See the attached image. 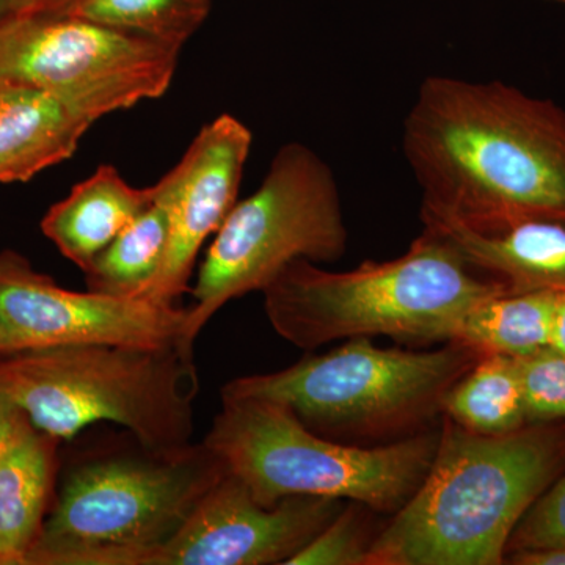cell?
<instances>
[{"label":"cell","mask_w":565,"mask_h":565,"mask_svg":"<svg viewBox=\"0 0 565 565\" xmlns=\"http://www.w3.org/2000/svg\"><path fill=\"white\" fill-rule=\"evenodd\" d=\"M348 247L332 169L307 145H282L250 196L234 204L207 248L188 307L184 345L232 300L262 291L296 259L334 263Z\"/></svg>","instance_id":"ba28073f"},{"label":"cell","mask_w":565,"mask_h":565,"mask_svg":"<svg viewBox=\"0 0 565 565\" xmlns=\"http://www.w3.org/2000/svg\"><path fill=\"white\" fill-rule=\"evenodd\" d=\"M199 393L193 352L180 345H57L0 359V394L61 441L106 422L148 451L177 455L193 444Z\"/></svg>","instance_id":"277c9868"},{"label":"cell","mask_w":565,"mask_h":565,"mask_svg":"<svg viewBox=\"0 0 565 565\" xmlns=\"http://www.w3.org/2000/svg\"><path fill=\"white\" fill-rule=\"evenodd\" d=\"M252 143L250 129L223 114L203 126L181 161L158 182L169 207V243L161 269L140 297L174 307L189 291L203 244L237 203Z\"/></svg>","instance_id":"7c38bea8"},{"label":"cell","mask_w":565,"mask_h":565,"mask_svg":"<svg viewBox=\"0 0 565 565\" xmlns=\"http://www.w3.org/2000/svg\"><path fill=\"white\" fill-rule=\"evenodd\" d=\"M180 51L76 14H10L0 21V87L51 93L98 121L166 95Z\"/></svg>","instance_id":"9c48e42d"},{"label":"cell","mask_w":565,"mask_h":565,"mask_svg":"<svg viewBox=\"0 0 565 565\" xmlns=\"http://www.w3.org/2000/svg\"><path fill=\"white\" fill-rule=\"evenodd\" d=\"M438 437L440 430L371 448L348 445L316 434L277 401L222 394L203 441L266 508L326 497L394 514L426 478Z\"/></svg>","instance_id":"5b68a950"},{"label":"cell","mask_w":565,"mask_h":565,"mask_svg":"<svg viewBox=\"0 0 565 565\" xmlns=\"http://www.w3.org/2000/svg\"><path fill=\"white\" fill-rule=\"evenodd\" d=\"M526 422H565V355L545 351L516 359Z\"/></svg>","instance_id":"7402d4cb"},{"label":"cell","mask_w":565,"mask_h":565,"mask_svg":"<svg viewBox=\"0 0 565 565\" xmlns=\"http://www.w3.org/2000/svg\"><path fill=\"white\" fill-rule=\"evenodd\" d=\"M14 0H0V21L9 17Z\"/></svg>","instance_id":"83f0119b"},{"label":"cell","mask_w":565,"mask_h":565,"mask_svg":"<svg viewBox=\"0 0 565 565\" xmlns=\"http://www.w3.org/2000/svg\"><path fill=\"white\" fill-rule=\"evenodd\" d=\"M548 349L565 355V289H559L555 294Z\"/></svg>","instance_id":"4316f807"},{"label":"cell","mask_w":565,"mask_h":565,"mask_svg":"<svg viewBox=\"0 0 565 565\" xmlns=\"http://www.w3.org/2000/svg\"><path fill=\"white\" fill-rule=\"evenodd\" d=\"M565 545V473L548 487L515 527L509 553Z\"/></svg>","instance_id":"603a6c76"},{"label":"cell","mask_w":565,"mask_h":565,"mask_svg":"<svg viewBox=\"0 0 565 565\" xmlns=\"http://www.w3.org/2000/svg\"><path fill=\"white\" fill-rule=\"evenodd\" d=\"M422 215L489 228L565 217V111L500 81L429 76L404 121Z\"/></svg>","instance_id":"6da1fadb"},{"label":"cell","mask_w":565,"mask_h":565,"mask_svg":"<svg viewBox=\"0 0 565 565\" xmlns=\"http://www.w3.org/2000/svg\"><path fill=\"white\" fill-rule=\"evenodd\" d=\"M545 424L482 435L446 418L426 478L371 542L366 565H500L564 462Z\"/></svg>","instance_id":"7a4b0ae2"},{"label":"cell","mask_w":565,"mask_h":565,"mask_svg":"<svg viewBox=\"0 0 565 565\" xmlns=\"http://www.w3.org/2000/svg\"><path fill=\"white\" fill-rule=\"evenodd\" d=\"M424 228L448 241L471 266L514 292L565 289V217L516 218L470 228L422 215Z\"/></svg>","instance_id":"4fadbf2b"},{"label":"cell","mask_w":565,"mask_h":565,"mask_svg":"<svg viewBox=\"0 0 565 565\" xmlns=\"http://www.w3.org/2000/svg\"><path fill=\"white\" fill-rule=\"evenodd\" d=\"M555 294L552 289H539L487 297L463 316L455 341L512 359H525L545 351L550 343Z\"/></svg>","instance_id":"e0dca14e"},{"label":"cell","mask_w":565,"mask_h":565,"mask_svg":"<svg viewBox=\"0 0 565 565\" xmlns=\"http://www.w3.org/2000/svg\"><path fill=\"white\" fill-rule=\"evenodd\" d=\"M363 509L356 503L344 505L288 565H366L374 537L367 534Z\"/></svg>","instance_id":"44dd1931"},{"label":"cell","mask_w":565,"mask_h":565,"mask_svg":"<svg viewBox=\"0 0 565 565\" xmlns=\"http://www.w3.org/2000/svg\"><path fill=\"white\" fill-rule=\"evenodd\" d=\"M212 0H81L65 13L181 50L210 17Z\"/></svg>","instance_id":"ffe728a7"},{"label":"cell","mask_w":565,"mask_h":565,"mask_svg":"<svg viewBox=\"0 0 565 565\" xmlns=\"http://www.w3.org/2000/svg\"><path fill=\"white\" fill-rule=\"evenodd\" d=\"M154 188V199L84 270L88 291L140 297L162 266L169 243V207Z\"/></svg>","instance_id":"ac0fdd59"},{"label":"cell","mask_w":565,"mask_h":565,"mask_svg":"<svg viewBox=\"0 0 565 565\" xmlns=\"http://www.w3.org/2000/svg\"><path fill=\"white\" fill-rule=\"evenodd\" d=\"M552 2L565 3V0H552Z\"/></svg>","instance_id":"f1b7e54d"},{"label":"cell","mask_w":565,"mask_h":565,"mask_svg":"<svg viewBox=\"0 0 565 565\" xmlns=\"http://www.w3.org/2000/svg\"><path fill=\"white\" fill-rule=\"evenodd\" d=\"M344 500L289 497L266 508L226 471L147 565H288L340 514Z\"/></svg>","instance_id":"8fae6325"},{"label":"cell","mask_w":565,"mask_h":565,"mask_svg":"<svg viewBox=\"0 0 565 565\" xmlns=\"http://www.w3.org/2000/svg\"><path fill=\"white\" fill-rule=\"evenodd\" d=\"M152 199V185L132 188L114 166H102L50 207L41 221V232L84 273Z\"/></svg>","instance_id":"9a60e30c"},{"label":"cell","mask_w":565,"mask_h":565,"mask_svg":"<svg viewBox=\"0 0 565 565\" xmlns=\"http://www.w3.org/2000/svg\"><path fill=\"white\" fill-rule=\"evenodd\" d=\"M484 355L462 341L414 352L353 338L286 370L234 379L222 394L277 401L332 440L411 437L441 415L445 394Z\"/></svg>","instance_id":"52a82bcc"},{"label":"cell","mask_w":565,"mask_h":565,"mask_svg":"<svg viewBox=\"0 0 565 565\" xmlns=\"http://www.w3.org/2000/svg\"><path fill=\"white\" fill-rule=\"evenodd\" d=\"M504 563L515 565H565V545L509 553Z\"/></svg>","instance_id":"d4e9b609"},{"label":"cell","mask_w":565,"mask_h":565,"mask_svg":"<svg viewBox=\"0 0 565 565\" xmlns=\"http://www.w3.org/2000/svg\"><path fill=\"white\" fill-rule=\"evenodd\" d=\"M61 440L35 426L0 460V565H25L50 514Z\"/></svg>","instance_id":"2e32d148"},{"label":"cell","mask_w":565,"mask_h":565,"mask_svg":"<svg viewBox=\"0 0 565 565\" xmlns=\"http://www.w3.org/2000/svg\"><path fill=\"white\" fill-rule=\"evenodd\" d=\"M441 415L482 435H503L525 427L516 359L487 353L445 394Z\"/></svg>","instance_id":"d6986e66"},{"label":"cell","mask_w":565,"mask_h":565,"mask_svg":"<svg viewBox=\"0 0 565 565\" xmlns=\"http://www.w3.org/2000/svg\"><path fill=\"white\" fill-rule=\"evenodd\" d=\"M32 427L29 416L13 401L0 394V460Z\"/></svg>","instance_id":"cb8c5ba5"},{"label":"cell","mask_w":565,"mask_h":565,"mask_svg":"<svg viewBox=\"0 0 565 565\" xmlns=\"http://www.w3.org/2000/svg\"><path fill=\"white\" fill-rule=\"evenodd\" d=\"M96 120L66 99L21 85L0 87V182H24L70 159Z\"/></svg>","instance_id":"5bb4252c"},{"label":"cell","mask_w":565,"mask_h":565,"mask_svg":"<svg viewBox=\"0 0 565 565\" xmlns=\"http://www.w3.org/2000/svg\"><path fill=\"white\" fill-rule=\"evenodd\" d=\"M188 308L143 297L70 291L25 256L0 252V355L57 345H184Z\"/></svg>","instance_id":"30bf717a"},{"label":"cell","mask_w":565,"mask_h":565,"mask_svg":"<svg viewBox=\"0 0 565 565\" xmlns=\"http://www.w3.org/2000/svg\"><path fill=\"white\" fill-rule=\"evenodd\" d=\"M202 441L177 455L114 452L63 479L25 565H147L226 475Z\"/></svg>","instance_id":"8992f818"},{"label":"cell","mask_w":565,"mask_h":565,"mask_svg":"<svg viewBox=\"0 0 565 565\" xmlns=\"http://www.w3.org/2000/svg\"><path fill=\"white\" fill-rule=\"evenodd\" d=\"M77 2L81 0H14L10 14L65 13Z\"/></svg>","instance_id":"484cf974"},{"label":"cell","mask_w":565,"mask_h":565,"mask_svg":"<svg viewBox=\"0 0 565 565\" xmlns=\"http://www.w3.org/2000/svg\"><path fill=\"white\" fill-rule=\"evenodd\" d=\"M504 291H511L505 282L476 269L448 241L424 228L404 255L345 273L296 259L263 296L278 337L310 351L371 337L448 343L471 307Z\"/></svg>","instance_id":"3957f363"}]
</instances>
